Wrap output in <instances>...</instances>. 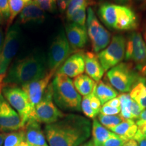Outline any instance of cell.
<instances>
[{
  "label": "cell",
  "mask_w": 146,
  "mask_h": 146,
  "mask_svg": "<svg viewBox=\"0 0 146 146\" xmlns=\"http://www.w3.org/2000/svg\"><path fill=\"white\" fill-rule=\"evenodd\" d=\"M91 128L88 118L69 114L45 125L44 133L49 146H79L90 138Z\"/></svg>",
  "instance_id": "1"
},
{
  "label": "cell",
  "mask_w": 146,
  "mask_h": 146,
  "mask_svg": "<svg viewBox=\"0 0 146 146\" xmlns=\"http://www.w3.org/2000/svg\"><path fill=\"white\" fill-rule=\"evenodd\" d=\"M47 63L42 53L33 52L11 66L4 79V85H23L47 74Z\"/></svg>",
  "instance_id": "2"
},
{
  "label": "cell",
  "mask_w": 146,
  "mask_h": 146,
  "mask_svg": "<svg viewBox=\"0 0 146 146\" xmlns=\"http://www.w3.org/2000/svg\"><path fill=\"white\" fill-rule=\"evenodd\" d=\"M52 85L53 99L58 108L69 112L81 111V96L76 90L70 77L56 72Z\"/></svg>",
  "instance_id": "3"
},
{
  "label": "cell",
  "mask_w": 146,
  "mask_h": 146,
  "mask_svg": "<svg viewBox=\"0 0 146 146\" xmlns=\"http://www.w3.org/2000/svg\"><path fill=\"white\" fill-rule=\"evenodd\" d=\"M141 74L131 63L120 62L107 71L106 78L114 88L122 94L130 91Z\"/></svg>",
  "instance_id": "4"
},
{
  "label": "cell",
  "mask_w": 146,
  "mask_h": 146,
  "mask_svg": "<svg viewBox=\"0 0 146 146\" xmlns=\"http://www.w3.org/2000/svg\"><path fill=\"white\" fill-rule=\"evenodd\" d=\"M53 100V89L51 83L41 101L35 107L30 118L35 119L39 123L48 125L64 117L65 114L58 108Z\"/></svg>",
  "instance_id": "5"
},
{
  "label": "cell",
  "mask_w": 146,
  "mask_h": 146,
  "mask_svg": "<svg viewBox=\"0 0 146 146\" xmlns=\"http://www.w3.org/2000/svg\"><path fill=\"white\" fill-rule=\"evenodd\" d=\"M2 95L10 105L15 110L24 125H26L31 118L33 108L26 93L15 85H6L2 89Z\"/></svg>",
  "instance_id": "6"
},
{
  "label": "cell",
  "mask_w": 146,
  "mask_h": 146,
  "mask_svg": "<svg viewBox=\"0 0 146 146\" xmlns=\"http://www.w3.org/2000/svg\"><path fill=\"white\" fill-rule=\"evenodd\" d=\"M86 28L88 36L91 42L94 53L98 54L106 47L110 42L111 35L100 23L94 11L90 8H87Z\"/></svg>",
  "instance_id": "7"
},
{
  "label": "cell",
  "mask_w": 146,
  "mask_h": 146,
  "mask_svg": "<svg viewBox=\"0 0 146 146\" xmlns=\"http://www.w3.org/2000/svg\"><path fill=\"white\" fill-rule=\"evenodd\" d=\"M126 39L123 35L113 36L109 45L97 54L104 71H108L122 62L125 57Z\"/></svg>",
  "instance_id": "8"
},
{
  "label": "cell",
  "mask_w": 146,
  "mask_h": 146,
  "mask_svg": "<svg viewBox=\"0 0 146 146\" xmlns=\"http://www.w3.org/2000/svg\"><path fill=\"white\" fill-rule=\"evenodd\" d=\"M72 52L65 31L61 29L54 37L49 50L47 61L48 71L56 72Z\"/></svg>",
  "instance_id": "9"
},
{
  "label": "cell",
  "mask_w": 146,
  "mask_h": 146,
  "mask_svg": "<svg viewBox=\"0 0 146 146\" xmlns=\"http://www.w3.org/2000/svg\"><path fill=\"white\" fill-rule=\"evenodd\" d=\"M21 39V30L18 23L11 26L3 40L0 56V74H5L10 63L17 54Z\"/></svg>",
  "instance_id": "10"
},
{
  "label": "cell",
  "mask_w": 146,
  "mask_h": 146,
  "mask_svg": "<svg viewBox=\"0 0 146 146\" xmlns=\"http://www.w3.org/2000/svg\"><path fill=\"white\" fill-rule=\"evenodd\" d=\"M125 59L136 64L140 70L146 65V43L141 33L133 32L126 40Z\"/></svg>",
  "instance_id": "11"
},
{
  "label": "cell",
  "mask_w": 146,
  "mask_h": 146,
  "mask_svg": "<svg viewBox=\"0 0 146 146\" xmlns=\"http://www.w3.org/2000/svg\"><path fill=\"white\" fill-rule=\"evenodd\" d=\"M18 112L10 105L3 95L0 96V131H16L25 127Z\"/></svg>",
  "instance_id": "12"
},
{
  "label": "cell",
  "mask_w": 146,
  "mask_h": 146,
  "mask_svg": "<svg viewBox=\"0 0 146 146\" xmlns=\"http://www.w3.org/2000/svg\"><path fill=\"white\" fill-rule=\"evenodd\" d=\"M56 73V72L54 71H48L46 75L43 78L29 82L21 86L22 89L28 96L33 111L35 106L41 101L45 90L50 84L51 79Z\"/></svg>",
  "instance_id": "13"
},
{
  "label": "cell",
  "mask_w": 146,
  "mask_h": 146,
  "mask_svg": "<svg viewBox=\"0 0 146 146\" xmlns=\"http://www.w3.org/2000/svg\"><path fill=\"white\" fill-rule=\"evenodd\" d=\"M116 21L114 29L133 31L137 29L139 21L135 11L127 5H116Z\"/></svg>",
  "instance_id": "14"
},
{
  "label": "cell",
  "mask_w": 146,
  "mask_h": 146,
  "mask_svg": "<svg viewBox=\"0 0 146 146\" xmlns=\"http://www.w3.org/2000/svg\"><path fill=\"white\" fill-rule=\"evenodd\" d=\"M85 53L81 51L70 55L65 60L56 71L68 76L70 78H75L81 75L85 71Z\"/></svg>",
  "instance_id": "15"
},
{
  "label": "cell",
  "mask_w": 146,
  "mask_h": 146,
  "mask_svg": "<svg viewBox=\"0 0 146 146\" xmlns=\"http://www.w3.org/2000/svg\"><path fill=\"white\" fill-rule=\"evenodd\" d=\"M65 33L72 51H80L88 41L86 27L70 23L65 27Z\"/></svg>",
  "instance_id": "16"
},
{
  "label": "cell",
  "mask_w": 146,
  "mask_h": 146,
  "mask_svg": "<svg viewBox=\"0 0 146 146\" xmlns=\"http://www.w3.org/2000/svg\"><path fill=\"white\" fill-rule=\"evenodd\" d=\"M25 140L30 145L49 146L45 133L41 129V123L33 118L28 120L25 127Z\"/></svg>",
  "instance_id": "17"
},
{
  "label": "cell",
  "mask_w": 146,
  "mask_h": 146,
  "mask_svg": "<svg viewBox=\"0 0 146 146\" xmlns=\"http://www.w3.org/2000/svg\"><path fill=\"white\" fill-rule=\"evenodd\" d=\"M45 12L35 3L31 1L25 5L18 16L19 24L25 25L27 23H42L45 21Z\"/></svg>",
  "instance_id": "18"
},
{
  "label": "cell",
  "mask_w": 146,
  "mask_h": 146,
  "mask_svg": "<svg viewBox=\"0 0 146 146\" xmlns=\"http://www.w3.org/2000/svg\"><path fill=\"white\" fill-rule=\"evenodd\" d=\"M85 70L89 77L96 82L101 81L104 74V70L100 64L96 53H85Z\"/></svg>",
  "instance_id": "19"
},
{
  "label": "cell",
  "mask_w": 146,
  "mask_h": 146,
  "mask_svg": "<svg viewBox=\"0 0 146 146\" xmlns=\"http://www.w3.org/2000/svg\"><path fill=\"white\" fill-rule=\"evenodd\" d=\"M81 111L85 116L89 118H96L100 114L102 104L94 93L87 96H83L81 101Z\"/></svg>",
  "instance_id": "20"
},
{
  "label": "cell",
  "mask_w": 146,
  "mask_h": 146,
  "mask_svg": "<svg viewBox=\"0 0 146 146\" xmlns=\"http://www.w3.org/2000/svg\"><path fill=\"white\" fill-rule=\"evenodd\" d=\"M110 131L128 141L134 138L137 132V125L134 120L125 119L118 125L110 129Z\"/></svg>",
  "instance_id": "21"
},
{
  "label": "cell",
  "mask_w": 146,
  "mask_h": 146,
  "mask_svg": "<svg viewBox=\"0 0 146 146\" xmlns=\"http://www.w3.org/2000/svg\"><path fill=\"white\" fill-rule=\"evenodd\" d=\"M130 96L143 110L146 109V78L139 76L130 91Z\"/></svg>",
  "instance_id": "22"
},
{
  "label": "cell",
  "mask_w": 146,
  "mask_h": 146,
  "mask_svg": "<svg viewBox=\"0 0 146 146\" xmlns=\"http://www.w3.org/2000/svg\"><path fill=\"white\" fill-rule=\"evenodd\" d=\"M116 5L104 3L98 9V15L103 23L109 29H114L116 21Z\"/></svg>",
  "instance_id": "23"
},
{
  "label": "cell",
  "mask_w": 146,
  "mask_h": 146,
  "mask_svg": "<svg viewBox=\"0 0 146 146\" xmlns=\"http://www.w3.org/2000/svg\"><path fill=\"white\" fill-rule=\"evenodd\" d=\"M94 93L100 100L102 106L118 96V92L116 89L110 84L103 81H100L96 83Z\"/></svg>",
  "instance_id": "24"
},
{
  "label": "cell",
  "mask_w": 146,
  "mask_h": 146,
  "mask_svg": "<svg viewBox=\"0 0 146 146\" xmlns=\"http://www.w3.org/2000/svg\"><path fill=\"white\" fill-rule=\"evenodd\" d=\"M73 84L76 90L81 96H87L94 92L96 83L87 75L82 74L73 80Z\"/></svg>",
  "instance_id": "25"
},
{
  "label": "cell",
  "mask_w": 146,
  "mask_h": 146,
  "mask_svg": "<svg viewBox=\"0 0 146 146\" xmlns=\"http://www.w3.org/2000/svg\"><path fill=\"white\" fill-rule=\"evenodd\" d=\"M112 134V131L104 127L98 119L94 118L91 128V139L94 142V146H100Z\"/></svg>",
  "instance_id": "26"
},
{
  "label": "cell",
  "mask_w": 146,
  "mask_h": 146,
  "mask_svg": "<svg viewBox=\"0 0 146 146\" xmlns=\"http://www.w3.org/2000/svg\"><path fill=\"white\" fill-rule=\"evenodd\" d=\"M120 102V115L124 119H133L131 110L133 100L131 98L130 95L127 93H124L119 95L118 97Z\"/></svg>",
  "instance_id": "27"
},
{
  "label": "cell",
  "mask_w": 146,
  "mask_h": 146,
  "mask_svg": "<svg viewBox=\"0 0 146 146\" xmlns=\"http://www.w3.org/2000/svg\"><path fill=\"white\" fill-rule=\"evenodd\" d=\"M24 140H25V133L23 128L19 131L6 133L3 146H19Z\"/></svg>",
  "instance_id": "28"
},
{
  "label": "cell",
  "mask_w": 146,
  "mask_h": 146,
  "mask_svg": "<svg viewBox=\"0 0 146 146\" xmlns=\"http://www.w3.org/2000/svg\"><path fill=\"white\" fill-rule=\"evenodd\" d=\"M26 5L23 0H9V12L10 15L8 23H7V27L10 28L12 23H13L14 20L15 19L18 14H19L23 10V9Z\"/></svg>",
  "instance_id": "29"
},
{
  "label": "cell",
  "mask_w": 146,
  "mask_h": 146,
  "mask_svg": "<svg viewBox=\"0 0 146 146\" xmlns=\"http://www.w3.org/2000/svg\"><path fill=\"white\" fill-rule=\"evenodd\" d=\"M124 120L125 119L120 114L112 115V116L101 114H99L98 115V120H99L100 123L109 130L114 127L115 126L118 125V124L123 122Z\"/></svg>",
  "instance_id": "30"
},
{
  "label": "cell",
  "mask_w": 146,
  "mask_h": 146,
  "mask_svg": "<svg viewBox=\"0 0 146 146\" xmlns=\"http://www.w3.org/2000/svg\"><path fill=\"white\" fill-rule=\"evenodd\" d=\"M86 10L87 7H83L79 10H76L74 13H73L69 18H68V21L70 23L76 24L83 27H86Z\"/></svg>",
  "instance_id": "31"
},
{
  "label": "cell",
  "mask_w": 146,
  "mask_h": 146,
  "mask_svg": "<svg viewBox=\"0 0 146 146\" xmlns=\"http://www.w3.org/2000/svg\"><path fill=\"white\" fill-rule=\"evenodd\" d=\"M87 0H72L69 3L68 8L66 10V18L68 19L71 16L73 13L76 10H79L83 7H87Z\"/></svg>",
  "instance_id": "32"
},
{
  "label": "cell",
  "mask_w": 146,
  "mask_h": 146,
  "mask_svg": "<svg viewBox=\"0 0 146 146\" xmlns=\"http://www.w3.org/2000/svg\"><path fill=\"white\" fill-rule=\"evenodd\" d=\"M9 15V0H0V25L7 24Z\"/></svg>",
  "instance_id": "33"
},
{
  "label": "cell",
  "mask_w": 146,
  "mask_h": 146,
  "mask_svg": "<svg viewBox=\"0 0 146 146\" xmlns=\"http://www.w3.org/2000/svg\"><path fill=\"white\" fill-rule=\"evenodd\" d=\"M41 10L53 12L56 9V0H33Z\"/></svg>",
  "instance_id": "34"
},
{
  "label": "cell",
  "mask_w": 146,
  "mask_h": 146,
  "mask_svg": "<svg viewBox=\"0 0 146 146\" xmlns=\"http://www.w3.org/2000/svg\"><path fill=\"white\" fill-rule=\"evenodd\" d=\"M127 142V141L125 139L113 133L112 135L100 146H123Z\"/></svg>",
  "instance_id": "35"
},
{
  "label": "cell",
  "mask_w": 146,
  "mask_h": 146,
  "mask_svg": "<svg viewBox=\"0 0 146 146\" xmlns=\"http://www.w3.org/2000/svg\"><path fill=\"white\" fill-rule=\"evenodd\" d=\"M120 112V108H113L106 104L102 106L101 109H100V114L104 115H108V116H112V115H118Z\"/></svg>",
  "instance_id": "36"
},
{
  "label": "cell",
  "mask_w": 146,
  "mask_h": 146,
  "mask_svg": "<svg viewBox=\"0 0 146 146\" xmlns=\"http://www.w3.org/2000/svg\"><path fill=\"white\" fill-rule=\"evenodd\" d=\"M72 0H56V5H57L58 10L61 12L66 11L69 3Z\"/></svg>",
  "instance_id": "37"
},
{
  "label": "cell",
  "mask_w": 146,
  "mask_h": 146,
  "mask_svg": "<svg viewBox=\"0 0 146 146\" xmlns=\"http://www.w3.org/2000/svg\"><path fill=\"white\" fill-rule=\"evenodd\" d=\"M104 104L109 106L113 107V108H120V102L119 100V98H113V99L109 100L108 102H107L106 103Z\"/></svg>",
  "instance_id": "38"
},
{
  "label": "cell",
  "mask_w": 146,
  "mask_h": 146,
  "mask_svg": "<svg viewBox=\"0 0 146 146\" xmlns=\"http://www.w3.org/2000/svg\"><path fill=\"white\" fill-rule=\"evenodd\" d=\"M133 139L135 140L139 146H146V137L137 134L135 135Z\"/></svg>",
  "instance_id": "39"
},
{
  "label": "cell",
  "mask_w": 146,
  "mask_h": 146,
  "mask_svg": "<svg viewBox=\"0 0 146 146\" xmlns=\"http://www.w3.org/2000/svg\"><path fill=\"white\" fill-rule=\"evenodd\" d=\"M135 123L136 125L137 126L141 125V124H143L144 123H146V109L143 110L141 112L139 116L137 119L136 120Z\"/></svg>",
  "instance_id": "40"
},
{
  "label": "cell",
  "mask_w": 146,
  "mask_h": 146,
  "mask_svg": "<svg viewBox=\"0 0 146 146\" xmlns=\"http://www.w3.org/2000/svg\"><path fill=\"white\" fill-rule=\"evenodd\" d=\"M137 134L145 137H146V123L137 126Z\"/></svg>",
  "instance_id": "41"
},
{
  "label": "cell",
  "mask_w": 146,
  "mask_h": 146,
  "mask_svg": "<svg viewBox=\"0 0 146 146\" xmlns=\"http://www.w3.org/2000/svg\"><path fill=\"white\" fill-rule=\"evenodd\" d=\"M132 1H133L135 3V4L137 5L139 8H146V0H133Z\"/></svg>",
  "instance_id": "42"
},
{
  "label": "cell",
  "mask_w": 146,
  "mask_h": 146,
  "mask_svg": "<svg viewBox=\"0 0 146 146\" xmlns=\"http://www.w3.org/2000/svg\"><path fill=\"white\" fill-rule=\"evenodd\" d=\"M5 74H0V96H1V92L2 91V89L4 86V79L5 78Z\"/></svg>",
  "instance_id": "43"
},
{
  "label": "cell",
  "mask_w": 146,
  "mask_h": 146,
  "mask_svg": "<svg viewBox=\"0 0 146 146\" xmlns=\"http://www.w3.org/2000/svg\"><path fill=\"white\" fill-rule=\"evenodd\" d=\"M3 34L1 29L0 28V56H1V51H2L3 48Z\"/></svg>",
  "instance_id": "44"
},
{
  "label": "cell",
  "mask_w": 146,
  "mask_h": 146,
  "mask_svg": "<svg viewBox=\"0 0 146 146\" xmlns=\"http://www.w3.org/2000/svg\"><path fill=\"white\" fill-rule=\"evenodd\" d=\"M123 146H139L135 140L131 139L128 141Z\"/></svg>",
  "instance_id": "45"
},
{
  "label": "cell",
  "mask_w": 146,
  "mask_h": 146,
  "mask_svg": "<svg viewBox=\"0 0 146 146\" xmlns=\"http://www.w3.org/2000/svg\"><path fill=\"white\" fill-rule=\"evenodd\" d=\"M116 3H119V4L125 5L126 4H129V3L132 2L133 0H114Z\"/></svg>",
  "instance_id": "46"
},
{
  "label": "cell",
  "mask_w": 146,
  "mask_h": 146,
  "mask_svg": "<svg viewBox=\"0 0 146 146\" xmlns=\"http://www.w3.org/2000/svg\"><path fill=\"white\" fill-rule=\"evenodd\" d=\"M79 146H94V142L92 141V139H89L88 141L85 142V143L81 144V145Z\"/></svg>",
  "instance_id": "47"
},
{
  "label": "cell",
  "mask_w": 146,
  "mask_h": 146,
  "mask_svg": "<svg viewBox=\"0 0 146 146\" xmlns=\"http://www.w3.org/2000/svg\"><path fill=\"white\" fill-rule=\"evenodd\" d=\"M5 134V133H0V146H3Z\"/></svg>",
  "instance_id": "48"
},
{
  "label": "cell",
  "mask_w": 146,
  "mask_h": 146,
  "mask_svg": "<svg viewBox=\"0 0 146 146\" xmlns=\"http://www.w3.org/2000/svg\"><path fill=\"white\" fill-rule=\"evenodd\" d=\"M142 36H143V39L144 40V41H145V43H146V23H145V25H144V27H143V35H142Z\"/></svg>",
  "instance_id": "49"
},
{
  "label": "cell",
  "mask_w": 146,
  "mask_h": 146,
  "mask_svg": "<svg viewBox=\"0 0 146 146\" xmlns=\"http://www.w3.org/2000/svg\"><path fill=\"white\" fill-rule=\"evenodd\" d=\"M140 71V74H141L142 75L146 76V65L144 66L142 68Z\"/></svg>",
  "instance_id": "50"
},
{
  "label": "cell",
  "mask_w": 146,
  "mask_h": 146,
  "mask_svg": "<svg viewBox=\"0 0 146 146\" xmlns=\"http://www.w3.org/2000/svg\"><path fill=\"white\" fill-rule=\"evenodd\" d=\"M19 146H29V143L26 141V140H24V141L21 143V145Z\"/></svg>",
  "instance_id": "51"
},
{
  "label": "cell",
  "mask_w": 146,
  "mask_h": 146,
  "mask_svg": "<svg viewBox=\"0 0 146 146\" xmlns=\"http://www.w3.org/2000/svg\"><path fill=\"white\" fill-rule=\"evenodd\" d=\"M23 1L27 4V3H29V2H31V1H33V0H23Z\"/></svg>",
  "instance_id": "52"
},
{
  "label": "cell",
  "mask_w": 146,
  "mask_h": 146,
  "mask_svg": "<svg viewBox=\"0 0 146 146\" xmlns=\"http://www.w3.org/2000/svg\"><path fill=\"white\" fill-rule=\"evenodd\" d=\"M29 146H39V145H29Z\"/></svg>",
  "instance_id": "53"
}]
</instances>
